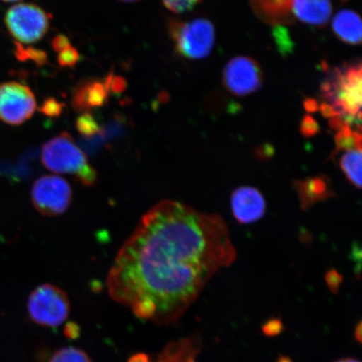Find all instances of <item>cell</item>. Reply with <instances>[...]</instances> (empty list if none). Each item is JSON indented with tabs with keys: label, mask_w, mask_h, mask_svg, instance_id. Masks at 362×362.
<instances>
[{
	"label": "cell",
	"mask_w": 362,
	"mask_h": 362,
	"mask_svg": "<svg viewBox=\"0 0 362 362\" xmlns=\"http://www.w3.org/2000/svg\"><path fill=\"white\" fill-rule=\"evenodd\" d=\"M236 257L220 216L161 201L142 216L117 253L107 274L108 293L139 318L170 325Z\"/></svg>",
	"instance_id": "cell-1"
},
{
	"label": "cell",
	"mask_w": 362,
	"mask_h": 362,
	"mask_svg": "<svg viewBox=\"0 0 362 362\" xmlns=\"http://www.w3.org/2000/svg\"><path fill=\"white\" fill-rule=\"evenodd\" d=\"M324 102L320 110L329 119V125L361 129V64L349 63L328 72L321 86Z\"/></svg>",
	"instance_id": "cell-2"
},
{
	"label": "cell",
	"mask_w": 362,
	"mask_h": 362,
	"mask_svg": "<svg viewBox=\"0 0 362 362\" xmlns=\"http://www.w3.org/2000/svg\"><path fill=\"white\" fill-rule=\"evenodd\" d=\"M42 162L54 174L72 175L85 187H93L98 180L97 171L90 165L87 156L66 132L44 144Z\"/></svg>",
	"instance_id": "cell-3"
},
{
	"label": "cell",
	"mask_w": 362,
	"mask_h": 362,
	"mask_svg": "<svg viewBox=\"0 0 362 362\" xmlns=\"http://www.w3.org/2000/svg\"><path fill=\"white\" fill-rule=\"evenodd\" d=\"M170 33L176 51L191 60H200L210 55L215 44L214 26L210 21L197 19L191 22L170 21Z\"/></svg>",
	"instance_id": "cell-4"
},
{
	"label": "cell",
	"mask_w": 362,
	"mask_h": 362,
	"mask_svg": "<svg viewBox=\"0 0 362 362\" xmlns=\"http://www.w3.org/2000/svg\"><path fill=\"white\" fill-rule=\"evenodd\" d=\"M27 309L35 323L53 328L65 322L71 307L69 298L62 288L44 284L30 293Z\"/></svg>",
	"instance_id": "cell-5"
},
{
	"label": "cell",
	"mask_w": 362,
	"mask_h": 362,
	"mask_svg": "<svg viewBox=\"0 0 362 362\" xmlns=\"http://www.w3.org/2000/svg\"><path fill=\"white\" fill-rule=\"evenodd\" d=\"M4 22L8 33L22 44L38 42L49 26L48 13L34 4H18L8 8Z\"/></svg>",
	"instance_id": "cell-6"
},
{
	"label": "cell",
	"mask_w": 362,
	"mask_h": 362,
	"mask_svg": "<svg viewBox=\"0 0 362 362\" xmlns=\"http://www.w3.org/2000/svg\"><path fill=\"white\" fill-rule=\"evenodd\" d=\"M31 201L40 214L49 217L61 216L71 205V187L61 176L43 175L36 180L33 185Z\"/></svg>",
	"instance_id": "cell-7"
},
{
	"label": "cell",
	"mask_w": 362,
	"mask_h": 362,
	"mask_svg": "<svg viewBox=\"0 0 362 362\" xmlns=\"http://www.w3.org/2000/svg\"><path fill=\"white\" fill-rule=\"evenodd\" d=\"M35 108V95L27 86L16 81L0 84V120L21 125L33 117Z\"/></svg>",
	"instance_id": "cell-8"
},
{
	"label": "cell",
	"mask_w": 362,
	"mask_h": 362,
	"mask_svg": "<svg viewBox=\"0 0 362 362\" xmlns=\"http://www.w3.org/2000/svg\"><path fill=\"white\" fill-rule=\"evenodd\" d=\"M223 84L236 96L255 93L262 84V72L259 63L247 57L232 59L224 68Z\"/></svg>",
	"instance_id": "cell-9"
},
{
	"label": "cell",
	"mask_w": 362,
	"mask_h": 362,
	"mask_svg": "<svg viewBox=\"0 0 362 362\" xmlns=\"http://www.w3.org/2000/svg\"><path fill=\"white\" fill-rule=\"evenodd\" d=\"M230 206L235 218L240 223L250 224L264 216L266 201L259 189L243 187L233 193Z\"/></svg>",
	"instance_id": "cell-10"
},
{
	"label": "cell",
	"mask_w": 362,
	"mask_h": 362,
	"mask_svg": "<svg viewBox=\"0 0 362 362\" xmlns=\"http://www.w3.org/2000/svg\"><path fill=\"white\" fill-rule=\"evenodd\" d=\"M201 349L200 337L192 336L169 343L155 361L140 353L131 357L129 362H197Z\"/></svg>",
	"instance_id": "cell-11"
},
{
	"label": "cell",
	"mask_w": 362,
	"mask_h": 362,
	"mask_svg": "<svg viewBox=\"0 0 362 362\" xmlns=\"http://www.w3.org/2000/svg\"><path fill=\"white\" fill-rule=\"evenodd\" d=\"M294 16L308 25L323 26L332 13L330 0H288Z\"/></svg>",
	"instance_id": "cell-12"
},
{
	"label": "cell",
	"mask_w": 362,
	"mask_h": 362,
	"mask_svg": "<svg viewBox=\"0 0 362 362\" xmlns=\"http://www.w3.org/2000/svg\"><path fill=\"white\" fill-rule=\"evenodd\" d=\"M108 90L106 83L98 81L81 84L74 94V107L80 111H88L102 107L107 101Z\"/></svg>",
	"instance_id": "cell-13"
},
{
	"label": "cell",
	"mask_w": 362,
	"mask_h": 362,
	"mask_svg": "<svg viewBox=\"0 0 362 362\" xmlns=\"http://www.w3.org/2000/svg\"><path fill=\"white\" fill-rule=\"evenodd\" d=\"M361 21L354 11L343 10L334 16L332 29L339 39L351 45H358L361 42Z\"/></svg>",
	"instance_id": "cell-14"
},
{
	"label": "cell",
	"mask_w": 362,
	"mask_h": 362,
	"mask_svg": "<svg viewBox=\"0 0 362 362\" xmlns=\"http://www.w3.org/2000/svg\"><path fill=\"white\" fill-rule=\"evenodd\" d=\"M361 148L343 151L339 158V167L348 180L356 188L361 187Z\"/></svg>",
	"instance_id": "cell-15"
},
{
	"label": "cell",
	"mask_w": 362,
	"mask_h": 362,
	"mask_svg": "<svg viewBox=\"0 0 362 362\" xmlns=\"http://www.w3.org/2000/svg\"><path fill=\"white\" fill-rule=\"evenodd\" d=\"M303 203L309 206L318 200H322L329 194L328 185L322 178L303 181L298 187Z\"/></svg>",
	"instance_id": "cell-16"
},
{
	"label": "cell",
	"mask_w": 362,
	"mask_h": 362,
	"mask_svg": "<svg viewBox=\"0 0 362 362\" xmlns=\"http://www.w3.org/2000/svg\"><path fill=\"white\" fill-rule=\"evenodd\" d=\"M49 362H92L83 351L66 347L55 352Z\"/></svg>",
	"instance_id": "cell-17"
},
{
	"label": "cell",
	"mask_w": 362,
	"mask_h": 362,
	"mask_svg": "<svg viewBox=\"0 0 362 362\" xmlns=\"http://www.w3.org/2000/svg\"><path fill=\"white\" fill-rule=\"evenodd\" d=\"M76 127H78L79 132L83 135H93L99 130L97 122L89 113H84L83 115L79 117L78 122H76Z\"/></svg>",
	"instance_id": "cell-18"
},
{
	"label": "cell",
	"mask_w": 362,
	"mask_h": 362,
	"mask_svg": "<svg viewBox=\"0 0 362 362\" xmlns=\"http://www.w3.org/2000/svg\"><path fill=\"white\" fill-rule=\"evenodd\" d=\"M58 53V62L62 66L72 67L79 60L78 52L71 45Z\"/></svg>",
	"instance_id": "cell-19"
},
{
	"label": "cell",
	"mask_w": 362,
	"mask_h": 362,
	"mask_svg": "<svg viewBox=\"0 0 362 362\" xmlns=\"http://www.w3.org/2000/svg\"><path fill=\"white\" fill-rule=\"evenodd\" d=\"M170 11L184 13L192 10L201 0H163Z\"/></svg>",
	"instance_id": "cell-20"
},
{
	"label": "cell",
	"mask_w": 362,
	"mask_h": 362,
	"mask_svg": "<svg viewBox=\"0 0 362 362\" xmlns=\"http://www.w3.org/2000/svg\"><path fill=\"white\" fill-rule=\"evenodd\" d=\"M16 56L21 61L31 60L38 62L45 61V54L42 52L36 51L34 49H26L21 47V45L16 44Z\"/></svg>",
	"instance_id": "cell-21"
},
{
	"label": "cell",
	"mask_w": 362,
	"mask_h": 362,
	"mask_svg": "<svg viewBox=\"0 0 362 362\" xmlns=\"http://www.w3.org/2000/svg\"><path fill=\"white\" fill-rule=\"evenodd\" d=\"M62 108V104L54 100V99H49V100L44 103L42 110H42L45 115L56 117L60 115Z\"/></svg>",
	"instance_id": "cell-22"
},
{
	"label": "cell",
	"mask_w": 362,
	"mask_h": 362,
	"mask_svg": "<svg viewBox=\"0 0 362 362\" xmlns=\"http://www.w3.org/2000/svg\"><path fill=\"white\" fill-rule=\"evenodd\" d=\"M302 133L305 136L314 135L319 129L318 124L311 117L307 116L302 122Z\"/></svg>",
	"instance_id": "cell-23"
},
{
	"label": "cell",
	"mask_w": 362,
	"mask_h": 362,
	"mask_svg": "<svg viewBox=\"0 0 362 362\" xmlns=\"http://www.w3.org/2000/svg\"><path fill=\"white\" fill-rule=\"evenodd\" d=\"M327 281L329 288L336 292L339 288V284H341L342 278L341 274H339L337 271L332 270L329 272L327 276Z\"/></svg>",
	"instance_id": "cell-24"
},
{
	"label": "cell",
	"mask_w": 362,
	"mask_h": 362,
	"mask_svg": "<svg viewBox=\"0 0 362 362\" xmlns=\"http://www.w3.org/2000/svg\"><path fill=\"white\" fill-rule=\"evenodd\" d=\"M53 48L56 52H60L62 49L70 45L69 40L64 35H58L53 40Z\"/></svg>",
	"instance_id": "cell-25"
},
{
	"label": "cell",
	"mask_w": 362,
	"mask_h": 362,
	"mask_svg": "<svg viewBox=\"0 0 362 362\" xmlns=\"http://www.w3.org/2000/svg\"><path fill=\"white\" fill-rule=\"evenodd\" d=\"M336 362H360V361H357L354 358H344V359L339 360Z\"/></svg>",
	"instance_id": "cell-26"
},
{
	"label": "cell",
	"mask_w": 362,
	"mask_h": 362,
	"mask_svg": "<svg viewBox=\"0 0 362 362\" xmlns=\"http://www.w3.org/2000/svg\"><path fill=\"white\" fill-rule=\"evenodd\" d=\"M279 362H291L288 358H285V357H282L281 359L279 361Z\"/></svg>",
	"instance_id": "cell-27"
},
{
	"label": "cell",
	"mask_w": 362,
	"mask_h": 362,
	"mask_svg": "<svg viewBox=\"0 0 362 362\" xmlns=\"http://www.w3.org/2000/svg\"><path fill=\"white\" fill-rule=\"evenodd\" d=\"M120 1H124V2H135V1H139V0H120Z\"/></svg>",
	"instance_id": "cell-28"
},
{
	"label": "cell",
	"mask_w": 362,
	"mask_h": 362,
	"mask_svg": "<svg viewBox=\"0 0 362 362\" xmlns=\"http://www.w3.org/2000/svg\"><path fill=\"white\" fill-rule=\"evenodd\" d=\"M4 2H16L19 1V0H2Z\"/></svg>",
	"instance_id": "cell-29"
}]
</instances>
